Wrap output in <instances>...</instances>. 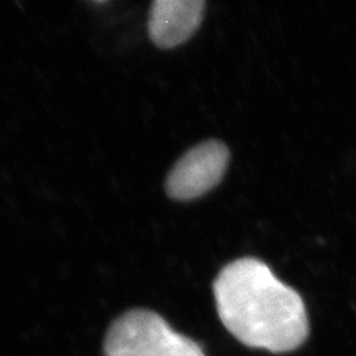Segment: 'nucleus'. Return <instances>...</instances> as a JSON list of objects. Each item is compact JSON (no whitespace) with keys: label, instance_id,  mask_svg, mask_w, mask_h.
Segmentation results:
<instances>
[{"label":"nucleus","instance_id":"nucleus-1","mask_svg":"<svg viewBox=\"0 0 356 356\" xmlns=\"http://www.w3.org/2000/svg\"><path fill=\"white\" fill-rule=\"evenodd\" d=\"M214 297L222 323L244 346L284 354L309 335L304 300L261 260L227 264L214 281Z\"/></svg>","mask_w":356,"mask_h":356},{"label":"nucleus","instance_id":"nucleus-2","mask_svg":"<svg viewBox=\"0 0 356 356\" xmlns=\"http://www.w3.org/2000/svg\"><path fill=\"white\" fill-rule=\"evenodd\" d=\"M104 356L206 355L200 344L176 332L154 312L134 309L110 326Z\"/></svg>","mask_w":356,"mask_h":356},{"label":"nucleus","instance_id":"nucleus-3","mask_svg":"<svg viewBox=\"0 0 356 356\" xmlns=\"http://www.w3.org/2000/svg\"><path fill=\"white\" fill-rule=\"evenodd\" d=\"M229 163V148L222 141L207 140L193 147L169 172L168 195L178 201L202 197L222 181Z\"/></svg>","mask_w":356,"mask_h":356},{"label":"nucleus","instance_id":"nucleus-4","mask_svg":"<svg viewBox=\"0 0 356 356\" xmlns=\"http://www.w3.org/2000/svg\"><path fill=\"white\" fill-rule=\"evenodd\" d=\"M202 0H156L148 17L149 38L163 49L184 44L197 32L204 13Z\"/></svg>","mask_w":356,"mask_h":356}]
</instances>
